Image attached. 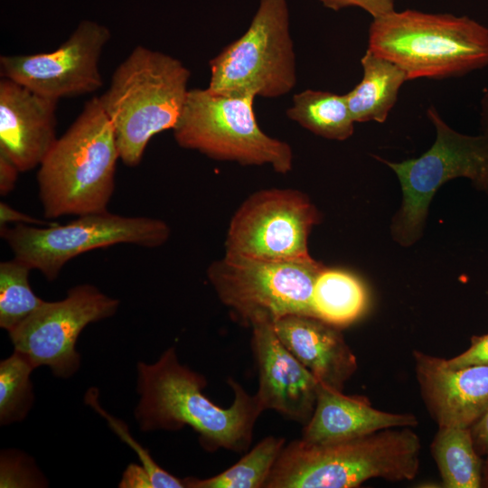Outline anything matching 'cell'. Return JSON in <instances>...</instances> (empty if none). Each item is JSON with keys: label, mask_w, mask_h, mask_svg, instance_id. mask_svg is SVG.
I'll return each mask as SVG.
<instances>
[{"label": "cell", "mask_w": 488, "mask_h": 488, "mask_svg": "<svg viewBox=\"0 0 488 488\" xmlns=\"http://www.w3.org/2000/svg\"><path fill=\"white\" fill-rule=\"evenodd\" d=\"M369 295L355 275L336 268H324L313 290L314 316L338 328L348 326L367 310Z\"/></svg>", "instance_id": "20"}, {"label": "cell", "mask_w": 488, "mask_h": 488, "mask_svg": "<svg viewBox=\"0 0 488 488\" xmlns=\"http://www.w3.org/2000/svg\"><path fill=\"white\" fill-rule=\"evenodd\" d=\"M282 437L267 436L224 472L206 479L186 477V488H261L264 487L281 450Z\"/></svg>", "instance_id": "23"}, {"label": "cell", "mask_w": 488, "mask_h": 488, "mask_svg": "<svg viewBox=\"0 0 488 488\" xmlns=\"http://www.w3.org/2000/svg\"><path fill=\"white\" fill-rule=\"evenodd\" d=\"M31 270L15 258L0 263V326L8 333L45 302L29 284Z\"/></svg>", "instance_id": "24"}, {"label": "cell", "mask_w": 488, "mask_h": 488, "mask_svg": "<svg viewBox=\"0 0 488 488\" xmlns=\"http://www.w3.org/2000/svg\"><path fill=\"white\" fill-rule=\"evenodd\" d=\"M137 372L140 399L135 417L142 431H176L187 426L208 451L243 452L249 447L263 409L256 396L249 395L234 380H228L233 402L223 408L203 394L205 377L181 364L174 347L155 363L139 362Z\"/></svg>", "instance_id": "1"}, {"label": "cell", "mask_w": 488, "mask_h": 488, "mask_svg": "<svg viewBox=\"0 0 488 488\" xmlns=\"http://www.w3.org/2000/svg\"><path fill=\"white\" fill-rule=\"evenodd\" d=\"M119 301L96 286H73L65 298L44 302L14 330L9 337L15 351L25 354L34 367L48 366L54 376L69 378L79 369V335L89 324L113 316Z\"/></svg>", "instance_id": "12"}, {"label": "cell", "mask_w": 488, "mask_h": 488, "mask_svg": "<svg viewBox=\"0 0 488 488\" xmlns=\"http://www.w3.org/2000/svg\"><path fill=\"white\" fill-rule=\"evenodd\" d=\"M99 391L95 388L89 389L85 395V402L94 408L108 422L115 433L126 442L137 455L143 467L148 472L154 488H183V479H179L160 467L151 457L149 452L134 439L127 426L120 420L110 416L99 403Z\"/></svg>", "instance_id": "26"}, {"label": "cell", "mask_w": 488, "mask_h": 488, "mask_svg": "<svg viewBox=\"0 0 488 488\" xmlns=\"http://www.w3.org/2000/svg\"><path fill=\"white\" fill-rule=\"evenodd\" d=\"M324 268L312 257L264 260L224 254L209 266L207 277L223 305L253 327L290 314L315 317L312 296Z\"/></svg>", "instance_id": "8"}, {"label": "cell", "mask_w": 488, "mask_h": 488, "mask_svg": "<svg viewBox=\"0 0 488 488\" xmlns=\"http://www.w3.org/2000/svg\"><path fill=\"white\" fill-rule=\"evenodd\" d=\"M0 229L14 258L41 271L49 281L55 280L65 264L80 254L122 243L156 248L171 234L162 220L127 217L108 211L78 216L65 224H15Z\"/></svg>", "instance_id": "10"}, {"label": "cell", "mask_w": 488, "mask_h": 488, "mask_svg": "<svg viewBox=\"0 0 488 488\" xmlns=\"http://www.w3.org/2000/svg\"><path fill=\"white\" fill-rule=\"evenodd\" d=\"M207 89L227 96L277 99L296 84V61L286 0H259L245 33L210 62Z\"/></svg>", "instance_id": "7"}, {"label": "cell", "mask_w": 488, "mask_h": 488, "mask_svg": "<svg viewBox=\"0 0 488 488\" xmlns=\"http://www.w3.org/2000/svg\"><path fill=\"white\" fill-rule=\"evenodd\" d=\"M252 328V349L258 370L255 394L263 410L274 409L304 426L314 412L319 381L281 343L273 324Z\"/></svg>", "instance_id": "15"}, {"label": "cell", "mask_w": 488, "mask_h": 488, "mask_svg": "<svg viewBox=\"0 0 488 488\" xmlns=\"http://www.w3.org/2000/svg\"><path fill=\"white\" fill-rule=\"evenodd\" d=\"M361 80L345 99L356 122L383 123L394 107L402 84L408 80L405 72L393 62L367 49L361 59Z\"/></svg>", "instance_id": "19"}, {"label": "cell", "mask_w": 488, "mask_h": 488, "mask_svg": "<svg viewBox=\"0 0 488 488\" xmlns=\"http://www.w3.org/2000/svg\"><path fill=\"white\" fill-rule=\"evenodd\" d=\"M446 363L451 368L488 366V333L474 335L468 349L455 357L446 360Z\"/></svg>", "instance_id": "27"}, {"label": "cell", "mask_w": 488, "mask_h": 488, "mask_svg": "<svg viewBox=\"0 0 488 488\" xmlns=\"http://www.w3.org/2000/svg\"><path fill=\"white\" fill-rule=\"evenodd\" d=\"M273 329L285 347L322 384L342 391L357 370V360L340 328L302 314L284 316Z\"/></svg>", "instance_id": "17"}, {"label": "cell", "mask_w": 488, "mask_h": 488, "mask_svg": "<svg viewBox=\"0 0 488 488\" xmlns=\"http://www.w3.org/2000/svg\"><path fill=\"white\" fill-rule=\"evenodd\" d=\"M319 214L294 189H264L249 195L232 216L225 254L264 260L310 258L308 237Z\"/></svg>", "instance_id": "11"}, {"label": "cell", "mask_w": 488, "mask_h": 488, "mask_svg": "<svg viewBox=\"0 0 488 488\" xmlns=\"http://www.w3.org/2000/svg\"><path fill=\"white\" fill-rule=\"evenodd\" d=\"M481 122L483 134L488 136V89H485L481 99Z\"/></svg>", "instance_id": "33"}, {"label": "cell", "mask_w": 488, "mask_h": 488, "mask_svg": "<svg viewBox=\"0 0 488 488\" xmlns=\"http://www.w3.org/2000/svg\"><path fill=\"white\" fill-rule=\"evenodd\" d=\"M368 50L408 80L459 77L488 65V28L468 16L394 11L373 19Z\"/></svg>", "instance_id": "5"}, {"label": "cell", "mask_w": 488, "mask_h": 488, "mask_svg": "<svg viewBox=\"0 0 488 488\" xmlns=\"http://www.w3.org/2000/svg\"><path fill=\"white\" fill-rule=\"evenodd\" d=\"M190 70L178 59L136 46L98 97L108 116L124 164L136 166L151 138L173 129L183 108Z\"/></svg>", "instance_id": "3"}, {"label": "cell", "mask_w": 488, "mask_h": 488, "mask_svg": "<svg viewBox=\"0 0 488 488\" xmlns=\"http://www.w3.org/2000/svg\"><path fill=\"white\" fill-rule=\"evenodd\" d=\"M254 95L227 96L206 89H189L173 128L176 143L211 158L242 165H269L279 174L293 166V151L285 141L259 127Z\"/></svg>", "instance_id": "6"}, {"label": "cell", "mask_w": 488, "mask_h": 488, "mask_svg": "<svg viewBox=\"0 0 488 488\" xmlns=\"http://www.w3.org/2000/svg\"><path fill=\"white\" fill-rule=\"evenodd\" d=\"M57 104L12 80H0V152L21 173L39 166L57 141Z\"/></svg>", "instance_id": "16"}, {"label": "cell", "mask_w": 488, "mask_h": 488, "mask_svg": "<svg viewBox=\"0 0 488 488\" xmlns=\"http://www.w3.org/2000/svg\"><path fill=\"white\" fill-rule=\"evenodd\" d=\"M483 487H488V457L484 460Z\"/></svg>", "instance_id": "34"}, {"label": "cell", "mask_w": 488, "mask_h": 488, "mask_svg": "<svg viewBox=\"0 0 488 488\" xmlns=\"http://www.w3.org/2000/svg\"><path fill=\"white\" fill-rule=\"evenodd\" d=\"M110 36L106 25L83 20L52 52L2 55L1 75L57 101L93 93L103 85L99 60Z\"/></svg>", "instance_id": "13"}, {"label": "cell", "mask_w": 488, "mask_h": 488, "mask_svg": "<svg viewBox=\"0 0 488 488\" xmlns=\"http://www.w3.org/2000/svg\"><path fill=\"white\" fill-rule=\"evenodd\" d=\"M35 369L31 360L15 351L0 362V422L8 425L23 420L33 403V383Z\"/></svg>", "instance_id": "25"}, {"label": "cell", "mask_w": 488, "mask_h": 488, "mask_svg": "<svg viewBox=\"0 0 488 488\" xmlns=\"http://www.w3.org/2000/svg\"><path fill=\"white\" fill-rule=\"evenodd\" d=\"M9 223L26 224L33 226H52L57 222H49L38 220L33 216L21 212L8 205L7 203L0 202V227L7 226Z\"/></svg>", "instance_id": "29"}, {"label": "cell", "mask_w": 488, "mask_h": 488, "mask_svg": "<svg viewBox=\"0 0 488 488\" xmlns=\"http://www.w3.org/2000/svg\"><path fill=\"white\" fill-rule=\"evenodd\" d=\"M421 441L410 427L325 444L293 440L281 450L264 488H353L381 478L413 480Z\"/></svg>", "instance_id": "2"}, {"label": "cell", "mask_w": 488, "mask_h": 488, "mask_svg": "<svg viewBox=\"0 0 488 488\" xmlns=\"http://www.w3.org/2000/svg\"><path fill=\"white\" fill-rule=\"evenodd\" d=\"M20 170L5 154L0 152V193L7 195L15 186Z\"/></svg>", "instance_id": "31"}, {"label": "cell", "mask_w": 488, "mask_h": 488, "mask_svg": "<svg viewBox=\"0 0 488 488\" xmlns=\"http://www.w3.org/2000/svg\"><path fill=\"white\" fill-rule=\"evenodd\" d=\"M474 444L482 457H488V408L470 427Z\"/></svg>", "instance_id": "32"}, {"label": "cell", "mask_w": 488, "mask_h": 488, "mask_svg": "<svg viewBox=\"0 0 488 488\" xmlns=\"http://www.w3.org/2000/svg\"><path fill=\"white\" fill-rule=\"evenodd\" d=\"M118 159L112 125L99 98H92L39 165L44 215L55 219L107 211Z\"/></svg>", "instance_id": "4"}, {"label": "cell", "mask_w": 488, "mask_h": 488, "mask_svg": "<svg viewBox=\"0 0 488 488\" xmlns=\"http://www.w3.org/2000/svg\"><path fill=\"white\" fill-rule=\"evenodd\" d=\"M418 418L411 413H391L377 409L364 396H349L319 382L317 399L302 439L325 444L352 439L380 430L414 427Z\"/></svg>", "instance_id": "18"}, {"label": "cell", "mask_w": 488, "mask_h": 488, "mask_svg": "<svg viewBox=\"0 0 488 488\" xmlns=\"http://www.w3.org/2000/svg\"><path fill=\"white\" fill-rule=\"evenodd\" d=\"M436 127L433 145L418 158L392 163L379 158L397 174L402 190L400 210L391 233L402 246L412 245L421 236L428 205L446 182L465 177L488 193V136H468L451 128L434 106L427 110Z\"/></svg>", "instance_id": "9"}, {"label": "cell", "mask_w": 488, "mask_h": 488, "mask_svg": "<svg viewBox=\"0 0 488 488\" xmlns=\"http://www.w3.org/2000/svg\"><path fill=\"white\" fill-rule=\"evenodd\" d=\"M412 356L421 398L438 427H471L488 408V366L451 368L418 350Z\"/></svg>", "instance_id": "14"}, {"label": "cell", "mask_w": 488, "mask_h": 488, "mask_svg": "<svg viewBox=\"0 0 488 488\" xmlns=\"http://www.w3.org/2000/svg\"><path fill=\"white\" fill-rule=\"evenodd\" d=\"M430 451L444 487H483L484 460L475 449L470 427H438Z\"/></svg>", "instance_id": "21"}, {"label": "cell", "mask_w": 488, "mask_h": 488, "mask_svg": "<svg viewBox=\"0 0 488 488\" xmlns=\"http://www.w3.org/2000/svg\"><path fill=\"white\" fill-rule=\"evenodd\" d=\"M324 6L339 11L349 6H357L369 13L373 19L383 17L395 11L394 0H318Z\"/></svg>", "instance_id": "28"}, {"label": "cell", "mask_w": 488, "mask_h": 488, "mask_svg": "<svg viewBox=\"0 0 488 488\" xmlns=\"http://www.w3.org/2000/svg\"><path fill=\"white\" fill-rule=\"evenodd\" d=\"M121 488H154L148 472L142 465L130 464L118 484Z\"/></svg>", "instance_id": "30"}, {"label": "cell", "mask_w": 488, "mask_h": 488, "mask_svg": "<svg viewBox=\"0 0 488 488\" xmlns=\"http://www.w3.org/2000/svg\"><path fill=\"white\" fill-rule=\"evenodd\" d=\"M286 114L304 128L327 139L343 141L354 131L355 121L345 95L307 89L293 96Z\"/></svg>", "instance_id": "22"}]
</instances>
